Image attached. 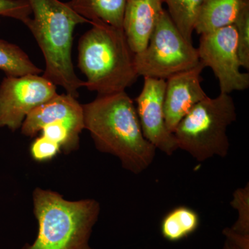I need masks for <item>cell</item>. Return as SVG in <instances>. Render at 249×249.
Segmentation results:
<instances>
[{
    "label": "cell",
    "instance_id": "5b68a950",
    "mask_svg": "<svg viewBox=\"0 0 249 249\" xmlns=\"http://www.w3.org/2000/svg\"><path fill=\"white\" fill-rule=\"evenodd\" d=\"M237 119L230 94L208 96L196 104L177 126L174 134L178 148L203 162L214 156L227 157L229 143L227 128Z\"/></svg>",
    "mask_w": 249,
    "mask_h": 249
},
{
    "label": "cell",
    "instance_id": "30bf717a",
    "mask_svg": "<svg viewBox=\"0 0 249 249\" xmlns=\"http://www.w3.org/2000/svg\"><path fill=\"white\" fill-rule=\"evenodd\" d=\"M204 68L199 62L193 68L176 73L165 80V120L167 127L173 133L192 108L208 97L201 85V73Z\"/></svg>",
    "mask_w": 249,
    "mask_h": 249
},
{
    "label": "cell",
    "instance_id": "ffe728a7",
    "mask_svg": "<svg viewBox=\"0 0 249 249\" xmlns=\"http://www.w3.org/2000/svg\"><path fill=\"white\" fill-rule=\"evenodd\" d=\"M231 204L239 213L238 220L231 229L240 235H249V183L245 188L236 190Z\"/></svg>",
    "mask_w": 249,
    "mask_h": 249
},
{
    "label": "cell",
    "instance_id": "2e32d148",
    "mask_svg": "<svg viewBox=\"0 0 249 249\" xmlns=\"http://www.w3.org/2000/svg\"><path fill=\"white\" fill-rule=\"evenodd\" d=\"M0 70L6 76L37 74L42 70L33 63L20 47L0 39Z\"/></svg>",
    "mask_w": 249,
    "mask_h": 249
},
{
    "label": "cell",
    "instance_id": "603a6c76",
    "mask_svg": "<svg viewBox=\"0 0 249 249\" xmlns=\"http://www.w3.org/2000/svg\"><path fill=\"white\" fill-rule=\"evenodd\" d=\"M224 249H249V244L238 243L227 239Z\"/></svg>",
    "mask_w": 249,
    "mask_h": 249
},
{
    "label": "cell",
    "instance_id": "9c48e42d",
    "mask_svg": "<svg viewBox=\"0 0 249 249\" xmlns=\"http://www.w3.org/2000/svg\"><path fill=\"white\" fill-rule=\"evenodd\" d=\"M165 80L144 78L140 94L136 98L137 112L145 138L168 156L178 150L175 134L165 124L164 96Z\"/></svg>",
    "mask_w": 249,
    "mask_h": 249
},
{
    "label": "cell",
    "instance_id": "8992f818",
    "mask_svg": "<svg viewBox=\"0 0 249 249\" xmlns=\"http://www.w3.org/2000/svg\"><path fill=\"white\" fill-rule=\"evenodd\" d=\"M197 49L181 35L166 10L163 9L147 47L134 54L139 76L166 80L199 64Z\"/></svg>",
    "mask_w": 249,
    "mask_h": 249
},
{
    "label": "cell",
    "instance_id": "7c38bea8",
    "mask_svg": "<svg viewBox=\"0 0 249 249\" xmlns=\"http://www.w3.org/2000/svg\"><path fill=\"white\" fill-rule=\"evenodd\" d=\"M163 0H127L123 29L134 54L147 47L160 14Z\"/></svg>",
    "mask_w": 249,
    "mask_h": 249
},
{
    "label": "cell",
    "instance_id": "6da1fadb",
    "mask_svg": "<svg viewBox=\"0 0 249 249\" xmlns=\"http://www.w3.org/2000/svg\"><path fill=\"white\" fill-rule=\"evenodd\" d=\"M83 109L84 128L99 151L115 156L135 175L152 164L157 149L144 137L137 109L125 91L98 95Z\"/></svg>",
    "mask_w": 249,
    "mask_h": 249
},
{
    "label": "cell",
    "instance_id": "3957f363",
    "mask_svg": "<svg viewBox=\"0 0 249 249\" xmlns=\"http://www.w3.org/2000/svg\"><path fill=\"white\" fill-rule=\"evenodd\" d=\"M78 42V66L86 76L85 87L98 95L125 91L139 75L134 65V53L124 29L99 21Z\"/></svg>",
    "mask_w": 249,
    "mask_h": 249
},
{
    "label": "cell",
    "instance_id": "8fae6325",
    "mask_svg": "<svg viewBox=\"0 0 249 249\" xmlns=\"http://www.w3.org/2000/svg\"><path fill=\"white\" fill-rule=\"evenodd\" d=\"M54 122L66 124L73 133L79 136L85 129L83 105L69 93H58L28 114L21 126L22 133L34 137L46 124Z\"/></svg>",
    "mask_w": 249,
    "mask_h": 249
},
{
    "label": "cell",
    "instance_id": "d6986e66",
    "mask_svg": "<svg viewBox=\"0 0 249 249\" xmlns=\"http://www.w3.org/2000/svg\"><path fill=\"white\" fill-rule=\"evenodd\" d=\"M42 135L52 142H56L66 152L76 150L79 144V136L72 132L66 124L54 122L47 124L42 127Z\"/></svg>",
    "mask_w": 249,
    "mask_h": 249
},
{
    "label": "cell",
    "instance_id": "ba28073f",
    "mask_svg": "<svg viewBox=\"0 0 249 249\" xmlns=\"http://www.w3.org/2000/svg\"><path fill=\"white\" fill-rule=\"evenodd\" d=\"M57 94L56 85L45 77H5L0 84V127L19 128L31 111Z\"/></svg>",
    "mask_w": 249,
    "mask_h": 249
},
{
    "label": "cell",
    "instance_id": "52a82bcc",
    "mask_svg": "<svg viewBox=\"0 0 249 249\" xmlns=\"http://www.w3.org/2000/svg\"><path fill=\"white\" fill-rule=\"evenodd\" d=\"M197 52L199 62L210 67L219 81L220 93L230 94L248 89L249 74L240 71L234 25L201 35Z\"/></svg>",
    "mask_w": 249,
    "mask_h": 249
},
{
    "label": "cell",
    "instance_id": "7a4b0ae2",
    "mask_svg": "<svg viewBox=\"0 0 249 249\" xmlns=\"http://www.w3.org/2000/svg\"><path fill=\"white\" fill-rule=\"evenodd\" d=\"M32 16L27 27L35 37L45 60L43 77L78 97L85 81L75 73L71 58L73 34L78 24L90 23L60 0H29Z\"/></svg>",
    "mask_w": 249,
    "mask_h": 249
},
{
    "label": "cell",
    "instance_id": "44dd1931",
    "mask_svg": "<svg viewBox=\"0 0 249 249\" xmlns=\"http://www.w3.org/2000/svg\"><path fill=\"white\" fill-rule=\"evenodd\" d=\"M31 16L29 0H0V16L17 19L27 25Z\"/></svg>",
    "mask_w": 249,
    "mask_h": 249
},
{
    "label": "cell",
    "instance_id": "9a60e30c",
    "mask_svg": "<svg viewBox=\"0 0 249 249\" xmlns=\"http://www.w3.org/2000/svg\"><path fill=\"white\" fill-rule=\"evenodd\" d=\"M200 224L199 214L191 208L179 206L169 211L160 222V232L165 240L179 242L193 235Z\"/></svg>",
    "mask_w": 249,
    "mask_h": 249
},
{
    "label": "cell",
    "instance_id": "7402d4cb",
    "mask_svg": "<svg viewBox=\"0 0 249 249\" xmlns=\"http://www.w3.org/2000/svg\"><path fill=\"white\" fill-rule=\"evenodd\" d=\"M60 150V147L58 143L41 136L33 142L31 155L37 161H47L55 157Z\"/></svg>",
    "mask_w": 249,
    "mask_h": 249
},
{
    "label": "cell",
    "instance_id": "4fadbf2b",
    "mask_svg": "<svg viewBox=\"0 0 249 249\" xmlns=\"http://www.w3.org/2000/svg\"><path fill=\"white\" fill-rule=\"evenodd\" d=\"M242 0H203L195 21L194 31L199 35L233 25Z\"/></svg>",
    "mask_w": 249,
    "mask_h": 249
},
{
    "label": "cell",
    "instance_id": "ac0fdd59",
    "mask_svg": "<svg viewBox=\"0 0 249 249\" xmlns=\"http://www.w3.org/2000/svg\"><path fill=\"white\" fill-rule=\"evenodd\" d=\"M237 34V52L241 67L249 69V0H242L233 24Z\"/></svg>",
    "mask_w": 249,
    "mask_h": 249
},
{
    "label": "cell",
    "instance_id": "5bb4252c",
    "mask_svg": "<svg viewBox=\"0 0 249 249\" xmlns=\"http://www.w3.org/2000/svg\"><path fill=\"white\" fill-rule=\"evenodd\" d=\"M127 0H71L68 4L90 22L99 21L123 29Z\"/></svg>",
    "mask_w": 249,
    "mask_h": 249
},
{
    "label": "cell",
    "instance_id": "e0dca14e",
    "mask_svg": "<svg viewBox=\"0 0 249 249\" xmlns=\"http://www.w3.org/2000/svg\"><path fill=\"white\" fill-rule=\"evenodd\" d=\"M202 1L203 0H163L173 22L190 43L193 44L192 37L195 21Z\"/></svg>",
    "mask_w": 249,
    "mask_h": 249
},
{
    "label": "cell",
    "instance_id": "277c9868",
    "mask_svg": "<svg viewBox=\"0 0 249 249\" xmlns=\"http://www.w3.org/2000/svg\"><path fill=\"white\" fill-rule=\"evenodd\" d=\"M33 196L38 234L24 249H92L88 242L99 214L98 201H67L58 193L41 188Z\"/></svg>",
    "mask_w": 249,
    "mask_h": 249
}]
</instances>
